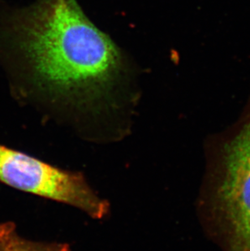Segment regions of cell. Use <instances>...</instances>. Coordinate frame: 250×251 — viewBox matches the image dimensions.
Listing matches in <instances>:
<instances>
[{
    "mask_svg": "<svg viewBox=\"0 0 250 251\" xmlns=\"http://www.w3.org/2000/svg\"><path fill=\"white\" fill-rule=\"evenodd\" d=\"M0 64L17 99L74 117L116 116L137 98L134 64L75 0L0 1Z\"/></svg>",
    "mask_w": 250,
    "mask_h": 251,
    "instance_id": "obj_1",
    "label": "cell"
},
{
    "mask_svg": "<svg viewBox=\"0 0 250 251\" xmlns=\"http://www.w3.org/2000/svg\"><path fill=\"white\" fill-rule=\"evenodd\" d=\"M0 183L16 190L74 206L95 220L110 204L91 188L82 173L64 170L0 144Z\"/></svg>",
    "mask_w": 250,
    "mask_h": 251,
    "instance_id": "obj_2",
    "label": "cell"
},
{
    "mask_svg": "<svg viewBox=\"0 0 250 251\" xmlns=\"http://www.w3.org/2000/svg\"><path fill=\"white\" fill-rule=\"evenodd\" d=\"M221 168L217 201L230 251H250V114L225 147Z\"/></svg>",
    "mask_w": 250,
    "mask_h": 251,
    "instance_id": "obj_3",
    "label": "cell"
},
{
    "mask_svg": "<svg viewBox=\"0 0 250 251\" xmlns=\"http://www.w3.org/2000/svg\"><path fill=\"white\" fill-rule=\"evenodd\" d=\"M0 251H71L61 242H33L18 233L12 222L0 223Z\"/></svg>",
    "mask_w": 250,
    "mask_h": 251,
    "instance_id": "obj_4",
    "label": "cell"
}]
</instances>
